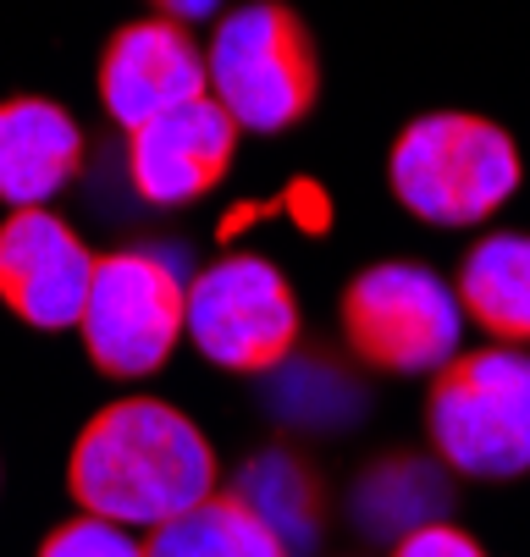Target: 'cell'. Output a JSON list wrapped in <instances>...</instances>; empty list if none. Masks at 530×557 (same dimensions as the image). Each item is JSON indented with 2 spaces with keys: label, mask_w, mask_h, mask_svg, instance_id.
Masks as SVG:
<instances>
[{
  "label": "cell",
  "mask_w": 530,
  "mask_h": 557,
  "mask_svg": "<svg viewBox=\"0 0 530 557\" xmlns=\"http://www.w3.org/2000/svg\"><path fill=\"white\" fill-rule=\"evenodd\" d=\"M426 442L465 481L530 474V354L508 343L453 354L426 386Z\"/></svg>",
  "instance_id": "obj_4"
},
{
  "label": "cell",
  "mask_w": 530,
  "mask_h": 557,
  "mask_svg": "<svg viewBox=\"0 0 530 557\" xmlns=\"http://www.w3.org/2000/svg\"><path fill=\"white\" fill-rule=\"evenodd\" d=\"M149 7H156V17H172V23H183V28L221 17V0H149Z\"/></svg>",
  "instance_id": "obj_18"
},
{
  "label": "cell",
  "mask_w": 530,
  "mask_h": 557,
  "mask_svg": "<svg viewBox=\"0 0 530 557\" xmlns=\"http://www.w3.org/2000/svg\"><path fill=\"white\" fill-rule=\"evenodd\" d=\"M238 122L221 111L215 95H199L188 106H172L127 133V183L144 205H194L238 161Z\"/></svg>",
  "instance_id": "obj_9"
},
{
  "label": "cell",
  "mask_w": 530,
  "mask_h": 557,
  "mask_svg": "<svg viewBox=\"0 0 530 557\" xmlns=\"http://www.w3.org/2000/svg\"><path fill=\"white\" fill-rule=\"evenodd\" d=\"M387 557H492V552H486L470 530H459V524L436 519V524H426V530L404 535Z\"/></svg>",
  "instance_id": "obj_17"
},
{
  "label": "cell",
  "mask_w": 530,
  "mask_h": 557,
  "mask_svg": "<svg viewBox=\"0 0 530 557\" xmlns=\"http://www.w3.org/2000/svg\"><path fill=\"white\" fill-rule=\"evenodd\" d=\"M95 249L50 205L0 221V304L34 332H72L95 282Z\"/></svg>",
  "instance_id": "obj_8"
},
{
  "label": "cell",
  "mask_w": 530,
  "mask_h": 557,
  "mask_svg": "<svg viewBox=\"0 0 530 557\" xmlns=\"http://www.w3.org/2000/svg\"><path fill=\"white\" fill-rule=\"evenodd\" d=\"M78 337L89 364L111 381H144L167 370V359L188 337V282L156 249L100 255Z\"/></svg>",
  "instance_id": "obj_6"
},
{
  "label": "cell",
  "mask_w": 530,
  "mask_h": 557,
  "mask_svg": "<svg viewBox=\"0 0 530 557\" xmlns=\"http://www.w3.org/2000/svg\"><path fill=\"white\" fill-rule=\"evenodd\" d=\"M144 557H293V552L233 492H215L199 508H188L183 519L149 530Z\"/></svg>",
  "instance_id": "obj_15"
},
{
  "label": "cell",
  "mask_w": 530,
  "mask_h": 557,
  "mask_svg": "<svg viewBox=\"0 0 530 557\" xmlns=\"http://www.w3.org/2000/svg\"><path fill=\"white\" fill-rule=\"evenodd\" d=\"M221 458L210 436L167 397H116L95 409L66 453V492L78 513L122 530H161L215 497Z\"/></svg>",
  "instance_id": "obj_1"
},
{
  "label": "cell",
  "mask_w": 530,
  "mask_h": 557,
  "mask_svg": "<svg viewBox=\"0 0 530 557\" xmlns=\"http://www.w3.org/2000/svg\"><path fill=\"white\" fill-rule=\"evenodd\" d=\"M84 149L89 138L61 100L7 95L0 100V205H50L84 172Z\"/></svg>",
  "instance_id": "obj_11"
},
{
  "label": "cell",
  "mask_w": 530,
  "mask_h": 557,
  "mask_svg": "<svg viewBox=\"0 0 530 557\" xmlns=\"http://www.w3.org/2000/svg\"><path fill=\"white\" fill-rule=\"evenodd\" d=\"M459 474H453L436 453L393 447L375 453L348 486V524L370 546H398L404 535L447 519L453 497H459Z\"/></svg>",
  "instance_id": "obj_12"
},
{
  "label": "cell",
  "mask_w": 530,
  "mask_h": 557,
  "mask_svg": "<svg viewBox=\"0 0 530 557\" xmlns=\"http://www.w3.org/2000/svg\"><path fill=\"white\" fill-rule=\"evenodd\" d=\"M387 183L426 226H481L519 194L525 161L514 133L481 111H420L387 149Z\"/></svg>",
  "instance_id": "obj_2"
},
{
  "label": "cell",
  "mask_w": 530,
  "mask_h": 557,
  "mask_svg": "<svg viewBox=\"0 0 530 557\" xmlns=\"http://www.w3.org/2000/svg\"><path fill=\"white\" fill-rule=\"evenodd\" d=\"M95 89H100L106 116L122 133H133L149 116H161L172 106H188V100L210 95L205 50L172 17H133V23H122L106 39Z\"/></svg>",
  "instance_id": "obj_10"
},
{
  "label": "cell",
  "mask_w": 530,
  "mask_h": 557,
  "mask_svg": "<svg viewBox=\"0 0 530 557\" xmlns=\"http://www.w3.org/2000/svg\"><path fill=\"white\" fill-rule=\"evenodd\" d=\"M188 337L226 375H266L293 359L305 309L276 260L233 249L188 282Z\"/></svg>",
  "instance_id": "obj_7"
},
{
  "label": "cell",
  "mask_w": 530,
  "mask_h": 557,
  "mask_svg": "<svg viewBox=\"0 0 530 557\" xmlns=\"http://www.w3.org/2000/svg\"><path fill=\"white\" fill-rule=\"evenodd\" d=\"M210 95L244 133H287L316 116L321 55L316 34L287 0L226 7L205 45Z\"/></svg>",
  "instance_id": "obj_3"
},
{
  "label": "cell",
  "mask_w": 530,
  "mask_h": 557,
  "mask_svg": "<svg viewBox=\"0 0 530 557\" xmlns=\"http://www.w3.org/2000/svg\"><path fill=\"white\" fill-rule=\"evenodd\" d=\"M34 557H144V541H133V530H122L111 519L72 513V519L45 530Z\"/></svg>",
  "instance_id": "obj_16"
},
{
  "label": "cell",
  "mask_w": 530,
  "mask_h": 557,
  "mask_svg": "<svg viewBox=\"0 0 530 557\" xmlns=\"http://www.w3.org/2000/svg\"><path fill=\"white\" fill-rule=\"evenodd\" d=\"M465 321L481 326L492 343L530 348V232L497 226L465 249L453 276Z\"/></svg>",
  "instance_id": "obj_13"
},
{
  "label": "cell",
  "mask_w": 530,
  "mask_h": 557,
  "mask_svg": "<svg viewBox=\"0 0 530 557\" xmlns=\"http://www.w3.org/2000/svg\"><path fill=\"white\" fill-rule=\"evenodd\" d=\"M337 332L375 375H436L465 337L453 282L420 260H375L337 293Z\"/></svg>",
  "instance_id": "obj_5"
},
{
  "label": "cell",
  "mask_w": 530,
  "mask_h": 557,
  "mask_svg": "<svg viewBox=\"0 0 530 557\" xmlns=\"http://www.w3.org/2000/svg\"><path fill=\"white\" fill-rule=\"evenodd\" d=\"M233 492L255 519H266L282 546L293 557H305L310 546H321L326 535V481H321V469L305 458V453H293V447H260L238 463L233 474Z\"/></svg>",
  "instance_id": "obj_14"
}]
</instances>
